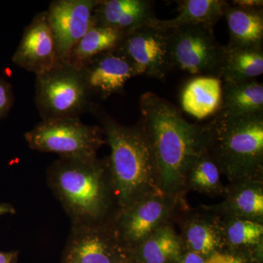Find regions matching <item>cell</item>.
<instances>
[{"label": "cell", "instance_id": "cell-1", "mask_svg": "<svg viewBox=\"0 0 263 263\" xmlns=\"http://www.w3.org/2000/svg\"><path fill=\"white\" fill-rule=\"evenodd\" d=\"M141 122L149 140L162 193L181 191L189 170L205 147L203 127L186 121L177 107L153 92L140 100Z\"/></svg>", "mask_w": 263, "mask_h": 263}, {"label": "cell", "instance_id": "cell-2", "mask_svg": "<svg viewBox=\"0 0 263 263\" xmlns=\"http://www.w3.org/2000/svg\"><path fill=\"white\" fill-rule=\"evenodd\" d=\"M47 181L72 227L112 224L117 217L106 160L60 157L48 168Z\"/></svg>", "mask_w": 263, "mask_h": 263}, {"label": "cell", "instance_id": "cell-3", "mask_svg": "<svg viewBox=\"0 0 263 263\" xmlns=\"http://www.w3.org/2000/svg\"><path fill=\"white\" fill-rule=\"evenodd\" d=\"M93 113L99 116L110 148V157L105 160L118 214L145 197L163 194L159 186L149 140L141 122L129 127L98 111V108Z\"/></svg>", "mask_w": 263, "mask_h": 263}, {"label": "cell", "instance_id": "cell-4", "mask_svg": "<svg viewBox=\"0 0 263 263\" xmlns=\"http://www.w3.org/2000/svg\"><path fill=\"white\" fill-rule=\"evenodd\" d=\"M202 127L207 152L232 181H243L260 174L263 113L242 117L216 114Z\"/></svg>", "mask_w": 263, "mask_h": 263}, {"label": "cell", "instance_id": "cell-5", "mask_svg": "<svg viewBox=\"0 0 263 263\" xmlns=\"http://www.w3.org/2000/svg\"><path fill=\"white\" fill-rule=\"evenodd\" d=\"M32 149L62 158L95 159L105 143L102 128L81 122L79 117L43 120L25 134Z\"/></svg>", "mask_w": 263, "mask_h": 263}, {"label": "cell", "instance_id": "cell-6", "mask_svg": "<svg viewBox=\"0 0 263 263\" xmlns=\"http://www.w3.org/2000/svg\"><path fill=\"white\" fill-rule=\"evenodd\" d=\"M90 98L80 72L64 62L37 76L36 104L43 120L94 112L98 107Z\"/></svg>", "mask_w": 263, "mask_h": 263}, {"label": "cell", "instance_id": "cell-7", "mask_svg": "<svg viewBox=\"0 0 263 263\" xmlns=\"http://www.w3.org/2000/svg\"><path fill=\"white\" fill-rule=\"evenodd\" d=\"M167 31L173 69L218 78L223 46L216 41L214 28L184 25Z\"/></svg>", "mask_w": 263, "mask_h": 263}, {"label": "cell", "instance_id": "cell-8", "mask_svg": "<svg viewBox=\"0 0 263 263\" xmlns=\"http://www.w3.org/2000/svg\"><path fill=\"white\" fill-rule=\"evenodd\" d=\"M155 22L127 33L116 50L130 62L136 76L162 79L173 70L168 33Z\"/></svg>", "mask_w": 263, "mask_h": 263}, {"label": "cell", "instance_id": "cell-9", "mask_svg": "<svg viewBox=\"0 0 263 263\" xmlns=\"http://www.w3.org/2000/svg\"><path fill=\"white\" fill-rule=\"evenodd\" d=\"M127 252L112 224L72 227L61 263H119Z\"/></svg>", "mask_w": 263, "mask_h": 263}, {"label": "cell", "instance_id": "cell-10", "mask_svg": "<svg viewBox=\"0 0 263 263\" xmlns=\"http://www.w3.org/2000/svg\"><path fill=\"white\" fill-rule=\"evenodd\" d=\"M100 0H56L47 13L57 53L64 63L76 43L96 24L95 10Z\"/></svg>", "mask_w": 263, "mask_h": 263}, {"label": "cell", "instance_id": "cell-11", "mask_svg": "<svg viewBox=\"0 0 263 263\" xmlns=\"http://www.w3.org/2000/svg\"><path fill=\"white\" fill-rule=\"evenodd\" d=\"M169 212L170 205L163 194L154 195L119 212L112 226L118 240L127 252L162 226Z\"/></svg>", "mask_w": 263, "mask_h": 263}, {"label": "cell", "instance_id": "cell-12", "mask_svg": "<svg viewBox=\"0 0 263 263\" xmlns=\"http://www.w3.org/2000/svg\"><path fill=\"white\" fill-rule=\"evenodd\" d=\"M15 65L41 75L62 63L47 11L37 13L26 27L22 41L13 57Z\"/></svg>", "mask_w": 263, "mask_h": 263}, {"label": "cell", "instance_id": "cell-13", "mask_svg": "<svg viewBox=\"0 0 263 263\" xmlns=\"http://www.w3.org/2000/svg\"><path fill=\"white\" fill-rule=\"evenodd\" d=\"M79 71L91 97L101 100L120 94L127 81L136 76L130 62L117 50L94 57Z\"/></svg>", "mask_w": 263, "mask_h": 263}, {"label": "cell", "instance_id": "cell-14", "mask_svg": "<svg viewBox=\"0 0 263 263\" xmlns=\"http://www.w3.org/2000/svg\"><path fill=\"white\" fill-rule=\"evenodd\" d=\"M95 18L96 24L119 29L125 34L157 19L153 3L148 0H100Z\"/></svg>", "mask_w": 263, "mask_h": 263}, {"label": "cell", "instance_id": "cell-15", "mask_svg": "<svg viewBox=\"0 0 263 263\" xmlns=\"http://www.w3.org/2000/svg\"><path fill=\"white\" fill-rule=\"evenodd\" d=\"M229 30L228 46L263 48V9L235 6L228 2L223 8Z\"/></svg>", "mask_w": 263, "mask_h": 263}, {"label": "cell", "instance_id": "cell-16", "mask_svg": "<svg viewBox=\"0 0 263 263\" xmlns=\"http://www.w3.org/2000/svg\"><path fill=\"white\" fill-rule=\"evenodd\" d=\"M222 81L214 76H197L189 81L181 94L185 112L198 119L214 116L220 108Z\"/></svg>", "mask_w": 263, "mask_h": 263}, {"label": "cell", "instance_id": "cell-17", "mask_svg": "<svg viewBox=\"0 0 263 263\" xmlns=\"http://www.w3.org/2000/svg\"><path fill=\"white\" fill-rule=\"evenodd\" d=\"M263 73V48L223 46L218 78L223 84L256 80Z\"/></svg>", "mask_w": 263, "mask_h": 263}, {"label": "cell", "instance_id": "cell-18", "mask_svg": "<svg viewBox=\"0 0 263 263\" xmlns=\"http://www.w3.org/2000/svg\"><path fill=\"white\" fill-rule=\"evenodd\" d=\"M182 253L181 240L174 230L162 226L127 251L128 257L134 263H172L179 261Z\"/></svg>", "mask_w": 263, "mask_h": 263}, {"label": "cell", "instance_id": "cell-19", "mask_svg": "<svg viewBox=\"0 0 263 263\" xmlns=\"http://www.w3.org/2000/svg\"><path fill=\"white\" fill-rule=\"evenodd\" d=\"M263 113V85L257 80L223 84L222 97L216 114L242 117Z\"/></svg>", "mask_w": 263, "mask_h": 263}, {"label": "cell", "instance_id": "cell-20", "mask_svg": "<svg viewBox=\"0 0 263 263\" xmlns=\"http://www.w3.org/2000/svg\"><path fill=\"white\" fill-rule=\"evenodd\" d=\"M124 35L119 29L95 24L76 43L65 63L79 70L94 57L117 49Z\"/></svg>", "mask_w": 263, "mask_h": 263}, {"label": "cell", "instance_id": "cell-21", "mask_svg": "<svg viewBox=\"0 0 263 263\" xmlns=\"http://www.w3.org/2000/svg\"><path fill=\"white\" fill-rule=\"evenodd\" d=\"M224 0H182L178 1V14L168 20L157 18V27L170 30L184 25H204L214 29L223 17Z\"/></svg>", "mask_w": 263, "mask_h": 263}, {"label": "cell", "instance_id": "cell-22", "mask_svg": "<svg viewBox=\"0 0 263 263\" xmlns=\"http://www.w3.org/2000/svg\"><path fill=\"white\" fill-rule=\"evenodd\" d=\"M224 209L233 217L257 220L263 216L262 186L256 182L243 181L230 193Z\"/></svg>", "mask_w": 263, "mask_h": 263}, {"label": "cell", "instance_id": "cell-23", "mask_svg": "<svg viewBox=\"0 0 263 263\" xmlns=\"http://www.w3.org/2000/svg\"><path fill=\"white\" fill-rule=\"evenodd\" d=\"M220 172L217 164L204 147L189 170L186 181L197 191L217 193L221 187Z\"/></svg>", "mask_w": 263, "mask_h": 263}, {"label": "cell", "instance_id": "cell-24", "mask_svg": "<svg viewBox=\"0 0 263 263\" xmlns=\"http://www.w3.org/2000/svg\"><path fill=\"white\" fill-rule=\"evenodd\" d=\"M185 239L190 252L207 258L216 252L220 243V235L212 223L197 220L190 223L185 232Z\"/></svg>", "mask_w": 263, "mask_h": 263}, {"label": "cell", "instance_id": "cell-25", "mask_svg": "<svg viewBox=\"0 0 263 263\" xmlns=\"http://www.w3.org/2000/svg\"><path fill=\"white\" fill-rule=\"evenodd\" d=\"M263 226L252 219L234 217L227 224L226 238L234 247H253L262 240Z\"/></svg>", "mask_w": 263, "mask_h": 263}, {"label": "cell", "instance_id": "cell-26", "mask_svg": "<svg viewBox=\"0 0 263 263\" xmlns=\"http://www.w3.org/2000/svg\"><path fill=\"white\" fill-rule=\"evenodd\" d=\"M13 104V95L10 85L0 79V119L8 113Z\"/></svg>", "mask_w": 263, "mask_h": 263}, {"label": "cell", "instance_id": "cell-27", "mask_svg": "<svg viewBox=\"0 0 263 263\" xmlns=\"http://www.w3.org/2000/svg\"><path fill=\"white\" fill-rule=\"evenodd\" d=\"M205 263H247V261L240 256L216 251L205 258Z\"/></svg>", "mask_w": 263, "mask_h": 263}, {"label": "cell", "instance_id": "cell-28", "mask_svg": "<svg viewBox=\"0 0 263 263\" xmlns=\"http://www.w3.org/2000/svg\"><path fill=\"white\" fill-rule=\"evenodd\" d=\"M230 4L246 8H262V0H233Z\"/></svg>", "mask_w": 263, "mask_h": 263}, {"label": "cell", "instance_id": "cell-29", "mask_svg": "<svg viewBox=\"0 0 263 263\" xmlns=\"http://www.w3.org/2000/svg\"><path fill=\"white\" fill-rule=\"evenodd\" d=\"M179 263H205V258L200 254L190 251L185 255L181 256Z\"/></svg>", "mask_w": 263, "mask_h": 263}, {"label": "cell", "instance_id": "cell-30", "mask_svg": "<svg viewBox=\"0 0 263 263\" xmlns=\"http://www.w3.org/2000/svg\"><path fill=\"white\" fill-rule=\"evenodd\" d=\"M18 256L19 252L17 250L10 251V252L0 251V263H17Z\"/></svg>", "mask_w": 263, "mask_h": 263}, {"label": "cell", "instance_id": "cell-31", "mask_svg": "<svg viewBox=\"0 0 263 263\" xmlns=\"http://www.w3.org/2000/svg\"><path fill=\"white\" fill-rule=\"evenodd\" d=\"M15 208L9 203H0V216L6 214H15Z\"/></svg>", "mask_w": 263, "mask_h": 263}, {"label": "cell", "instance_id": "cell-32", "mask_svg": "<svg viewBox=\"0 0 263 263\" xmlns=\"http://www.w3.org/2000/svg\"><path fill=\"white\" fill-rule=\"evenodd\" d=\"M119 263H134L133 262V261L131 260L128 257L127 255V258H126L125 259H124V260L122 261V262Z\"/></svg>", "mask_w": 263, "mask_h": 263}]
</instances>
